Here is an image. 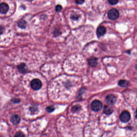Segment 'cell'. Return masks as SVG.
<instances>
[{"mask_svg": "<svg viewBox=\"0 0 137 137\" xmlns=\"http://www.w3.org/2000/svg\"><path fill=\"white\" fill-rule=\"evenodd\" d=\"M20 120L21 119L20 117L17 115H13L10 117V122L14 125H17L19 124L20 122Z\"/></svg>", "mask_w": 137, "mask_h": 137, "instance_id": "8", "label": "cell"}, {"mask_svg": "<svg viewBox=\"0 0 137 137\" xmlns=\"http://www.w3.org/2000/svg\"><path fill=\"white\" fill-rule=\"evenodd\" d=\"M136 69L137 70V65L136 66Z\"/></svg>", "mask_w": 137, "mask_h": 137, "instance_id": "22", "label": "cell"}, {"mask_svg": "<svg viewBox=\"0 0 137 137\" xmlns=\"http://www.w3.org/2000/svg\"><path fill=\"white\" fill-rule=\"evenodd\" d=\"M102 107L103 105L102 103L99 100L94 101L91 104V107L94 111H99L102 109Z\"/></svg>", "mask_w": 137, "mask_h": 137, "instance_id": "1", "label": "cell"}, {"mask_svg": "<svg viewBox=\"0 0 137 137\" xmlns=\"http://www.w3.org/2000/svg\"><path fill=\"white\" fill-rule=\"evenodd\" d=\"M113 112V110L111 107L108 105H105L104 107L103 112L106 115H110Z\"/></svg>", "mask_w": 137, "mask_h": 137, "instance_id": "10", "label": "cell"}, {"mask_svg": "<svg viewBox=\"0 0 137 137\" xmlns=\"http://www.w3.org/2000/svg\"><path fill=\"white\" fill-rule=\"evenodd\" d=\"M71 18L73 19L74 20H77L78 18V16L77 15H75V14H74L71 16Z\"/></svg>", "mask_w": 137, "mask_h": 137, "instance_id": "18", "label": "cell"}, {"mask_svg": "<svg viewBox=\"0 0 137 137\" xmlns=\"http://www.w3.org/2000/svg\"><path fill=\"white\" fill-rule=\"evenodd\" d=\"M136 119H137V110L136 111Z\"/></svg>", "mask_w": 137, "mask_h": 137, "instance_id": "20", "label": "cell"}, {"mask_svg": "<svg viewBox=\"0 0 137 137\" xmlns=\"http://www.w3.org/2000/svg\"><path fill=\"white\" fill-rule=\"evenodd\" d=\"M106 32L105 27L103 26H99L97 30V34L98 37H100L105 34Z\"/></svg>", "mask_w": 137, "mask_h": 137, "instance_id": "7", "label": "cell"}, {"mask_svg": "<svg viewBox=\"0 0 137 137\" xmlns=\"http://www.w3.org/2000/svg\"><path fill=\"white\" fill-rule=\"evenodd\" d=\"M128 82L126 80H120L119 82V84L122 87H126L128 85Z\"/></svg>", "mask_w": 137, "mask_h": 137, "instance_id": "13", "label": "cell"}, {"mask_svg": "<svg viewBox=\"0 0 137 137\" xmlns=\"http://www.w3.org/2000/svg\"><path fill=\"white\" fill-rule=\"evenodd\" d=\"M15 136H25L21 132H18L16 134Z\"/></svg>", "mask_w": 137, "mask_h": 137, "instance_id": "19", "label": "cell"}, {"mask_svg": "<svg viewBox=\"0 0 137 137\" xmlns=\"http://www.w3.org/2000/svg\"><path fill=\"white\" fill-rule=\"evenodd\" d=\"M9 10V6L6 3H1L0 6V12L1 14H6Z\"/></svg>", "mask_w": 137, "mask_h": 137, "instance_id": "6", "label": "cell"}, {"mask_svg": "<svg viewBox=\"0 0 137 137\" xmlns=\"http://www.w3.org/2000/svg\"><path fill=\"white\" fill-rule=\"evenodd\" d=\"M27 0V1H30V2H31V1H32V0Z\"/></svg>", "mask_w": 137, "mask_h": 137, "instance_id": "21", "label": "cell"}, {"mask_svg": "<svg viewBox=\"0 0 137 137\" xmlns=\"http://www.w3.org/2000/svg\"><path fill=\"white\" fill-rule=\"evenodd\" d=\"M117 98L115 96L112 94L108 95L105 98V102L109 105H113L116 101Z\"/></svg>", "mask_w": 137, "mask_h": 137, "instance_id": "5", "label": "cell"}, {"mask_svg": "<svg viewBox=\"0 0 137 137\" xmlns=\"http://www.w3.org/2000/svg\"><path fill=\"white\" fill-rule=\"evenodd\" d=\"M88 64L91 67H95L97 65V60L95 58H90L88 61Z\"/></svg>", "mask_w": 137, "mask_h": 137, "instance_id": "9", "label": "cell"}, {"mask_svg": "<svg viewBox=\"0 0 137 137\" xmlns=\"http://www.w3.org/2000/svg\"><path fill=\"white\" fill-rule=\"evenodd\" d=\"M84 0H76V3L77 4H82L83 2H84Z\"/></svg>", "mask_w": 137, "mask_h": 137, "instance_id": "17", "label": "cell"}, {"mask_svg": "<svg viewBox=\"0 0 137 137\" xmlns=\"http://www.w3.org/2000/svg\"><path fill=\"white\" fill-rule=\"evenodd\" d=\"M108 17L111 20H114L118 18L119 16V12L116 9L113 8L110 10L108 13Z\"/></svg>", "mask_w": 137, "mask_h": 137, "instance_id": "3", "label": "cell"}, {"mask_svg": "<svg viewBox=\"0 0 137 137\" xmlns=\"http://www.w3.org/2000/svg\"><path fill=\"white\" fill-rule=\"evenodd\" d=\"M131 119V115L129 112L127 111H124L123 112L120 116V119L122 122L124 123L128 122Z\"/></svg>", "mask_w": 137, "mask_h": 137, "instance_id": "4", "label": "cell"}, {"mask_svg": "<svg viewBox=\"0 0 137 137\" xmlns=\"http://www.w3.org/2000/svg\"><path fill=\"white\" fill-rule=\"evenodd\" d=\"M108 1L111 5H115L117 4L118 2V0H108Z\"/></svg>", "mask_w": 137, "mask_h": 137, "instance_id": "15", "label": "cell"}, {"mask_svg": "<svg viewBox=\"0 0 137 137\" xmlns=\"http://www.w3.org/2000/svg\"><path fill=\"white\" fill-rule=\"evenodd\" d=\"M42 83L39 79H34L31 81V86L33 89L34 90H38L42 87Z\"/></svg>", "mask_w": 137, "mask_h": 137, "instance_id": "2", "label": "cell"}, {"mask_svg": "<svg viewBox=\"0 0 137 137\" xmlns=\"http://www.w3.org/2000/svg\"><path fill=\"white\" fill-rule=\"evenodd\" d=\"M62 6L60 5H58L56 7V11H60V10L62 9Z\"/></svg>", "mask_w": 137, "mask_h": 137, "instance_id": "16", "label": "cell"}, {"mask_svg": "<svg viewBox=\"0 0 137 137\" xmlns=\"http://www.w3.org/2000/svg\"><path fill=\"white\" fill-rule=\"evenodd\" d=\"M18 68L19 72L21 73L26 72L27 70V68L24 64H22L19 65L18 67Z\"/></svg>", "mask_w": 137, "mask_h": 137, "instance_id": "11", "label": "cell"}, {"mask_svg": "<svg viewBox=\"0 0 137 137\" xmlns=\"http://www.w3.org/2000/svg\"><path fill=\"white\" fill-rule=\"evenodd\" d=\"M18 26L20 28L25 29L27 26V23L25 20L21 19L18 21L17 23Z\"/></svg>", "mask_w": 137, "mask_h": 137, "instance_id": "12", "label": "cell"}, {"mask_svg": "<svg viewBox=\"0 0 137 137\" xmlns=\"http://www.w3.org/2000/svg\"><path fill=\"white\" fill-rule=\"evenodd\" d=\"M54 110H55V107L53 106H49L46 108V110L49 113L53 112Z\"/></svg>", "mask_w": 137, "mask_h": 137, "instance_id": "14", "label": "cell"}]
</instances>
